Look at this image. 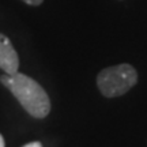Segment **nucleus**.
I'll return each instance as SVG.
<instances>
[{
	"label": "nucleus",
	"mask_w": 147,
	"mask_h": 147,
	"mask_svg": "<svg viewBox=\"0 0 147 147\" xmlns=\"http://www.w3.org/2000/svg\"><path fill=\"white\" fill-rule=\"evenodd\" d=\"M0 82L14 94L19 104L27 113L36 119H44L51 112V101L47 91L40 83L25 74L16 72L14 75L4 74Z\"/></svg>",
	"instance_id": "1"
},
{
	"label": "nucleus",
	"mask_w": 147,
	"mask_h": 147,
	"mask_svg": "<svg viewBox=\"0 0 147 147\" xmlns=\"http://www.w3.org/2000/svg\"><path fill=\"white\" fill-rule=\"evenodd\" d=\"M138 72L131 64H119L104 68L97 76V86L101 94L113 98L128 93L136 84Z\"/></svg>",
	"instance_id": "2"
},
{
	"label": "nucleus",
	"mask_w": 147,
	"mask_h": 147,
	"mask_svg": "<svg viewBox=\"0 0 147 147\" xmlns=\"http://www.w3.org/2000/svg\"><path fill=\"white\" fill-rule=\"evenodd\" d=\"M19 68V57L15 48L12 47L10 38L0 33V69L4 74L14 75Z\"/></svg>",
	"instance_id": "3"
},
{
	"label": "nucleus",
	"mask_w": 147,
	"mask_h": 147,
	"mask_svg": "<svg viewBox=\"0 0 147 147\" xmlns=\"http://www.w3.org/2000/svg\"><path fill=\"white\" fill-rule=\"evenodd\" d=\"M23 1L27 3V4H30V5H40L44 0H23Z\"/></svg>",
	"instance_id": "4"
},
{
	"label": "nucleus",
	"mask_w": 147,
	"mask_h": 147,
	"mask_svg": "<svg viewBox=\"0 0 147 147\" xmlns=\"http://www.w3.org/2000/svg\"><path fill=\"white\" fill-rule=\"evenodd\" d=\"M23 147H42V144L40 142H32V143H27Z\"/></svg>",
	"instance_id": "5"
},
{
	"label": "nucleus",
	"mask_w": 147,
	"mask_h": 147,
	"mask_svg": "<svg viewBox=\"0 0 147 147\" xmlns=\"http://www.w3.org/2000/svg\"><path fill=\"white\" fill-rule=\"evenodd\" d=\"M5 144H4V139H3V136L0 135V147H4Z\"/></svg>",
	"instance_id": "6"
}]
</instances>
